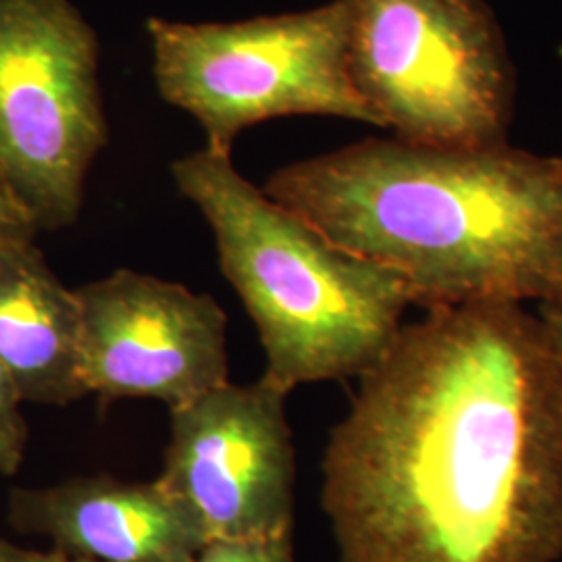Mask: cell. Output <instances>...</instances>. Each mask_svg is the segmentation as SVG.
<instances>
[{
	"instance_id": "8992f818",
	"label": "cell",
	"mask_w": 562,
	"mask_h": 562,
	"mask_svg": "<svg viewBox=\"0 0 562 562\" xmlns=\"http://www.w3.org/2000/svg\"><path fill=\"white\" fill-rule=\"evenodd\" d=\"M97 32L69 0H0V173L38 232L78 222L109 142Z\"/></svg>"
},
{
	"instance_id": "5bb4252c",
	"label": "cell",
	"mask_w": 562,
	"mask_h": 562,
	"mask_svg": "<svg viewBox=\"0 0 562 562\" xmlns=\"http://www.w3.org/2000/svg\"><path fill=\"white\" fill-rule=\"evenodd\" d=\"M0 562H97L81 557H71L67 552L53 550V552H38V550H25L15 543L0 540Z\"/></svg>"
},
{
	"instance_id": "5b68a950",
	"label": "cell",
	"mask_w": 562,
	"mask_h": 562,
	"mask_svg": "<svg viewBox=\"0 0 562 562\" xmlns=\"http://www.w3.org/2000/svg\"><path fill=\"white\" fill-rule=\"evenodd\" d=\"M350 78L382 130L429 148L506 144L517 78L485 0H350Z\"/></svg>"
},
{
	"instance_id": "7a4b0ae2",
	"label": "cell",
	"mask_w": 562,
	"mask_h": 562,
	"mask_svg": "<svg viewBox=\"0 0 562 562\" xmlns=\"http://www.w3.org/2000/svg\"><path fill=\"white\" fill-rule=\"evenodd\" d=\"M262 192L401 276L423 308L562 306V157L508 142L429 148L367 138L281 167Z\"/></svg>"
},
{
	"instance_id": "9c48e42d",
	"label": "cell",
	"mask_w": 562,
	"mask_h": 562,
	"mask_svg": "<svg viewBox=\"0 0 562 562\" xmlns=\"http://www.w3.org/2000/svg\"><path fill=\"white\" fill-rule=\"evenodd\" d=\"M7 521L25 536L48 538L55 550L97 562H192L209 542L194 510L159 480L97 475L15 487Z\"/></svg>"
},
{
	"instance_id": "4fadbf2b",
	"label": "cell",
	"mask_w": 562,
	"mask_h": 562,
	"mask_svg": "<svg viewBox=\"0 0 562 562\" xmlns=\"http://www.w3.org/2000/svg\"><path fill=\"white\" fill-rule=\"evenodd\" d=\"M36 234L38 229L32 217L0 173V250L20 241L34 240Z\"/></svg>"
},
{
	"instance_id": "6da1fadb",
	"label": "cell",
	"mask_w": 562,
	"mask_h": 562,
	"mask_svg": "<svg viewBox=\"0 0 562 562\" xmlns=\"http://www.w3.org/2000/svg\"><path fill=\"white\" fill-rule=\"evenodd\" d=\"M322 469L341 562L561 561V348L521 304L425 308Z\"/></svg>"
},
{
	"instance_id": "2e32d148",
	"label": "cell",
	"mask_w": 562,
	"mask_h": 562,
	"mask_svg": "<svg viewBox=\"0 0 562 562\" xmlns=\"http://www.w3.org/2000/svg\"><path fill=\"white\" fill-rule=\"evenodd\" d=\"M559 57H561V60H562V44H561V46H559Z\"/></svg>"
},
{
	"instance_id": "8fae6325",
	"label": "cell",
	"mask_w": 562,
	"mask_h": 562,
	"mask_svg": "<svg viewBox=\"0 0 562 562\" xmlns=\"http://www.w3.org/2000/svg\"><path fill=\"white\" fill-rule=\"evenodd\" d=\"M18 387L0 362V475H15L25 459L27 425Z\"/></svg>"
},
{
	"instance_id": "277c9868",
	"label": "cell",
	"mask_w": 562,
	"mask_h": 562,
	"mask_svg": "<svg viewBox=\"0 0 562 562\" xmlns=\"http://www.w3.org/2000/svg\"><path fill=\"white\" fill-rule=\"evenodd\" d=\"M350 0L229 23L150 18L153 71L162 101L201 123L211 153L232 157L262 121L325 115L378 125L350 67Z\"/></svg>"
},
{
	"instance_id": "3957f363",
	"label": "cell",
	"mask_w": 562,
	"mask_h": 562,
	"mask_svg": "<svg viewBox=\"0 0 562 562\" xmlns=\"http://www.w3.org/2000/svg\"><path fill=\"white\" fill-rule=\"evenodd\" d=\"M181 194L213 229L223 276L259 331L262 380L361 378L382 359L413 304L401 276L327 240L209 148L171 165Z\"/></svg>"
},
{
	"instance_id": "30bf717a",
	"label": "cell",
	"mask_w": 562,
	"mask_h": 562,
	"mask_svg": "<svg viewBox=\"0 0 562 562\" xmlns=\"http://www.w3.org/2000/svg\"><path fill=\"white\" fill-rule=\"evenodd\" d=\"M0 362L21 402L65 406L81 382V311L34 240L0 250Z\"/></svg>"
},
{
	"instance_id": "52a82bcc",
	"label": "cell",
	"mask_w": 562,
	"mask_h": 562,
	"mask_svg": "<svg viewBox=\"0 0 562 562\" xmlns=\"http://www.w3.org/2000/svg\"><path fill=\"white\" fill-rule=\"evenodd\" d=\"M285 396L261 378L171 411L159 482L194 510L209 540L292 533L296 452Z\"/></svg>"
},
{
	"instance_id": "ba28073f",
	"label": "cell",
	"mask_w": 562,
	"mask_h": 562,
	"mask_svg": "<svg viewBox=\"0 0 562 562\" xmlns=\"http://www.w3.org/2000/svg\"><path fill=\"white\" fill-rule=\"evenodd\" d=\"M74 292L81 382L102 404L155 398L176 411L229 382L227 315L213 296L132 269Z\"/></svg>"
},
{
	"instance_id": "9a60e30c",
	"label": "cell",
	"mask_w": 562,
	"mask_h": 562,
	"mask_svg": "<svg viewBox=\"0 0 562 562\" xmlns=\"http://www.w3.org/2000/svg\"><path fill=\"white\" fill-rule=\"evenodd\" d=\"M540 319L562 352V306H540Z\"/></svg>"
},
{
	"instance_id": "7c38bea8",
	"label": "cell",
	"mask_w": 562,
	"mask_h": 562,
	"mask_svg": "<svg viewBox=\"0 0 562 562\" xmlns=\"http://www.w3.org/2000/svg\"><path fill=\"white\" fill-rule=\"evenodd\" d=\"M192 562H294L292 533L255 540H209Z\"/></svg>"
}]
</instances>
